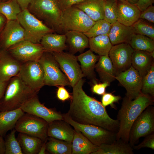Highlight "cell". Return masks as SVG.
<instances>
[{"label":"cell","mask_w":154,"mask_h":154,"mask_svg":"<svg viewBox=\"0 0 154 154\" xmlns=\"http://www.w3.org/2000/svg\"><path fill=\"white\" fill-rule=\"evenodd\" d=\"M84 82L82 78L72 87V100L66 114L78 123L98 126L116 133L119 121L110 117L101 103L85 93L82 88Z\"/></svg>","instance_id":"cell-1"},{"label":"cell","mask_w":154,"mask_h":154,"mask_svg":"<svg viewBox=\"0 0 154 154\" xmlns=\"http://www.w3.org/2000/svg\"><path fill=\"white\" fill-rule=\"evenodd\" d=\"M153 98L142 92L134 99L130 100L126 96L123 98L118 111L117 120L119 122L116 139L129 143V135L134 122L148 106L153 104Z\"/></svg>","instance_id":"cell-2"},{"label":"cell","mask_w":154,"mask_h":154,"mask_svg":"<svg viewBox=\"0 0 154 154\" xmlns=\"http://www.w3.org/2000/svg\"><path fill=\"white\" fill-rule=\"evenodd\" d=\"M37 94L26 85L19 76H15L8 82L0 100V111L20 108L26 102Z\"/></svg>","instance_id":"cell-3"},{"label":"cell","mask_w":154,"mask_h":154,"mask_svg":"<svg viewBox=\"0 0 154 154\" xmlns=\"http://www.w3.org/2000/svg\"><path fill=\"white\" fill-rule=\"evenodd\" d=\"M27 9L54 32L63 34L61 27L62 11L58 0H31Z\"/></svg>","instance_id":"cell-4"},{"label":"cell","mask_w":154,"mask_h":154,"mask_svg":"<svg viewBox=\"0 0 154 154\" xmlns=\"http://www.w3.org/2000/svg\"><path fill=\"white\" fill-rule=\"evenodd\" d=\"M95 22L82 10L74 5L62 11L61 27L63 34L70 31L85 33Z\"/></svg>","instance_id":"cell-5"},{"label":"cell","mask_w":154,"mask_h":154,"mask_svg":"<svg viewBox=\"0 0 154 154\" xmlns=\"http://www.w3.org/2000/svg\"><path fill=\"white\" fill-rule=\"evenodd\" d=\"M17 20L24 30L25 40L32 42L40 43L44 35L54 32L30 13L27 9L18 15Z\"/></svg>","instance_id":"cell-6"},{"label":"cell","mask_w":154,"mask_h":154,"mask_svg":"<svg viewBox=\"0 0 154 154\" xmlns=\"http://www.w3.org/2000/svg\"><path fill=\"white\" fill-rule=\"evenodd\" d=\"M62 115L64 120L74 129L80 131L95 145L99 146L102 144L110 143L116 140V133L98 126L78 123L72 120L66 113Z\"/></svg>","instance_id":"cell-7"},{"label":"cell","mask_w":154,"mask_h":154,"mask_svg":"<svg viewBox=\"0 0 154 154\" xmlns=\"http://www.w3.org/2000/svg\"><path fill=\"white\" fill-rule=\"evenodd\" d=\"M38 61L43 70L44 85H70L68 78L61 71L51 52L45 51Z\"/></svg>","instance_id":"cell-8"},{"label":"cell","mask_w":154,"mask_h":154,"mask_svg":"<svg viewBox=\"0 0 154 154\" xmlns=\"http://www.w3.org/2000/svg\"><path fill=\"white\" fill-rule=\"evenodd\" d=\"M48 124L39 117L25 112L17 121L14 129L19 133L38 137L44 141L48 137Z\"/></svg>","instance_id":"cell-9"},{"label":"cell","mask_w":154,"mask_h":154,"mask_svg":"<svg viewBox=\"0 0 154 154\" xmlns=\"http://www.w3.org/2000/svg\"><path fill=\"white\" fill-rule=\"evenodd\" d=\"M154 131V108L150 106L138 116L133 124L129 135V143L132 147L141 137Z\"/></svg>","instance_id":"cell-10"},{"label":"cell","mask_w":154,"mask_h":154,"mask_svg":"<svg viewBox=\"0 0 154 154\" xmlns=\"http://www.w3.org/2000/svg\"><path fill=\"white\" fill-rule=\"evenodd\" d=\"M17 76L26 85L36 92L44 85L43 70L38 61L22 63Z\"/></svg>","instance_id":"cell-11"},{"label":"cell","mask_w":154,"mask_h":154,"mask_svg":"<svg viewBox=\"0 0 154 154\" xmlns=\"http://www.w3.org/2000/svg\"><path fill=\"white\" fill-rule=\"evenodd\" d=\"M52 53L61 69L68 78L70 85L73 87L84 77L78 62L77 56L63 51Z\"/></svg>","instance_id":"cell-12"},{"label":"cell","mask_w":154,"mask_h":154,"mask_svg":"<svg viewBox=\"0 0 154 154\" xmlns=\"http://www.w3.org/2000/svg\"><path fill=\"white\" fill-rule=\"evenodd\" d=\"M7 50L21 63L38 61L45 51L40 43H34L26 40L14 44Z\"/></svg>","instance_id":"cell-13"},{"label":"cell","mask_w":154,"mask_h":154,"mask_svg":"<svg viewBox=\"0 0 154 154\" xmlns=\"http://www.w3.org/2000/svg\"><path fill=\"white\" fill-rule=\"evenodd\" d=\"M115 79L125 88L126 96L129 99H134L141 93L142 78L132 66L126 70L117 74Z\"/></svg>","instance_id":"cell-14"},{"label":"cell","mask_w":154,"mask_h":154,"mask_svg":"<svg viewBox=\"0 0 154 154\" xmlns=\"http://www.w3.org/2000/svg\"><path fill=\"white\" fill-rule=\"evenodd\" d=\"M134 51V49L128 43H122L112 46L108 55L117 74L126 70L131 66Z\"/></svg>","instance_id":"cell-15"},{"label":"cell","mask_w":154,"mask_h":154,"mask_svg":"<svg viewBox=\"0 0 154 154\" xmlns=\"http://www.w3.org/2000/svg\"><path fill=\"white\" fill-rule=\"evenodd\" d=\"M25 112L39 117L49 123L57 120H64L62 114L41 104L36 95L26 102L20 108Z\"/></svg>","instance_id":"cell-16"},{"label":"cell","mask_w":154,"mask_h":154,"mask_svg":"<svg viewBox=\"0 0 154 154\" xmlns=\"http://www.w3.org/2000/svg\"><path fill=\"white\" fill-rule=\"evenodd\" d=\"M25 39L24 30L18 21H7L0 35V50H7Z\"/></svg>","instance_id":"cell-17"},{"label":"cell","mask_w":154,"mask_h":154,"mask_svg":"<svg viewBox=\"0 0 154 154\" xmlns=\"http://www.w3.org/2000/svg\"><path fill=\"white\" fill-rule=\"evenodd\" d=\"M21 64L7 50H0V83L8 82L17 76Z\"/></svg>","instance_id":"cell-18"},{"label":"cell","mask_w":154,"mask_h":154,"mask_svg":"<svg viewBox=\"0 0 154 154\" xmlns=\"http://www.w3.org/2000/svg\"><path fill=\"white\" fill-rule=\"evenodd\" d=\"M141 11L135 5L125 0L118 1L117 21L127 26H132L139 19Z\"/></svg>","instance_id":"cell-19"},{"label":"cell","mask_w":154,"mask_h":154,"mask_svg":"<svg viewBox=\"0 0 154 154\" xmlns=\"http://www.w3.org/2000/svg\"><path fill=\"white\" fill-rule=\"evenodd\" d=\"M74 129L64 120H57L48 123V137L72 142Z\"/></svg>","instance_id":"cell-20"},{"label":"cell","mask_w":154,"mask_h":154,"mask_svg":"<svg viewBox=\"0 0 154 154\" xmlns=\"http://www.w3.org/2000/svg\"><path fill=\"white\" fill-rule=\"evenodd\" d=\"M134 34L132 26H126L117 21L112 24L108 36L113 46L122 43H128Z\"/></svg>","instance_id":"cell-21"},{"label":"cell","mask_w":154,"mask_h":154,"mask_svg":"<svg viewBox=\"0 0 154 154\" xmlns=\"http://www.w3.org/2000/svg\"><path fill=\"white\" fill-rule=\"evenodd\" d=\"M95 69L103 82H107L110 84L116 79L117 72L108 54L99 56Z\"/></svg>","instance_id":"cell-22"},{"label":"cell","mask_w":154,"mask_h":154,"mask_svg":"<svg viewBox=\"0 0 154 154\" xmlns=\"http://www.w3.org/2000/svg\"><path fill=\"white\" fill-rule=\"evenodd\" d=\"M64 34L70 53L74 54L78 52H81L89 47V38L84 33L70 31Z\"/></svg>","instance_id":"cell-23"},{"label":"cell","mask_w":154,"mask_h":154,"mask_svg":"<svg viewBox=\"0 0 154 154\" xmlns=\"http://www.w3.org/2000/svg\"><path fill=\"white\" fill-rule=\"evenodd\" d=\"M53 33L44 35L40 43L45 51L51 52H63L67 47L66 44V38L65 34Z\"/></svg>","instance_id":"cell-24"},{"label":"cell","mask_w":154,"mask_h":154,"mask_svg":"<svg viewBox=\"0 0 154 154\" xmlns=\"http://www.w3.org/2000/svg\"><path fill=\"white\" fill-rule=\"evenodd\" d=\"M74 5L95 22L104 19L103 0H85Z\"/></svg>","instance_id":"cell-25"},{"label":"cell","mask_w":154,"mask_h":154,"mask_svg":"<svg viewBox=\"0 0 154 154\" xmlns=\"http://www.w3.org/2000/svg\"><path fill=\"white\" fill-rule=\"evenodd\" d=\"M98 147L92 143L80 131L74 129L72 154H92Z\"/></svg>","instance_id":"cell-26"},{"label":"cell","mask_w":154,"mask_h":154,"mask_svg":"<svg viewBox=\"0 0 154 154\" xmlns=\"http://www.w3.org/2000/svg\"><path fill=\"white\" fill-rule=\"evenodd\" d=\"M153 58L150 52L134 50L131 58V66L142 78L146 74L152 64Z\"/></svg>","instance_id":"cell-27"},{"label":"cell","mask_w":154,"mask_h":154,"mask_svg":"<svg viewBox=\"0 0 154 154\" xmlns=\"http://www.w3.org/2000/svg\"><path fill=\"white\" fill-rule=\"evenodd\" d=\"M24 113L21 108L0 111V134L4 137L8 131L14 128L17 121Z\"/></svg>","instance_id":"cell-28"},{"label":"cell","mask_w":154,"mask_h":154,"mask_svg":"<svg viewBox=\"0 0 154 154\" xmlns=\"http://www.w3.org/2000/svg\"><path fill=\"white\" fill-rule=\"evenodd\" d=\"M133 150L129 143L116 139L111 143L101 145L92 154H133Z\"/></svg>","instance_id":"cell-29"},{"label":"cell","mask_w":154,"mask_h":154,"mask_svg":"<svg viewBox=\"0 0 154 154\" xmlns=\"http://www.w3.org/2000/svg\"><path fill=\"white\" fill-rule=\"evenodd\" d=\"M23 154H37L44 141L27 134L19 133L17 138Z\"/></svg>","instance_id":"cell-30"},{"label":"cell","mask_w":154,"mask_h":154,"mask_svg":"<svg viewBox=\"0 0 154 154\" xmlns=\"http://www.w3.org/2000/svg\"><path fill=\"white\" fill-rule=\"evenodd\" d=\"M80 62L81 70L84 76L93 79L95 77L94 70L99 56L95 54L90 49L77 56Z\"/></svg>","instance_id":"cell-31"},{"label":"cell","mask_w":154,"mask_h":154,"mask_svg":"<svg viewBox=\"0 0 154 154\" xmlns=\"http://www.w3.org/2000/svg\"><path fill=\"white\" fill-rule=\"evenodd\" d=\"M90 50L99 56L109 54L112 45L108 35H100L89 38Z\"/></svg>","instance_id":"cell-32"},{"label":"cell","mask_w":154,"mask_h":154,"mask_svg":"<svg viewBox=\"0 0 154 154\" xmlns=\"http://www.w3.org/2000/svg\"><path fill=\"white\" fill-rule=\"evenodd\" d=\"M46 150L53 154H72V142L48 137Z\"/></svg>","instance_id":"cell-33"},{"label":"cell","mask_w":154,"mask_h":154,"mask_svg":"<svg viewBox=\"0 0 154 154\" xmlns=\"http://www.w3.org/2000/svg\"><path fill=\"white\" fill-rule=\"evenodd\" d=\"M128 44L134 50L149 52L154 51V40L145 35L134 34Z\"/></svg>","instance_id":"cell-34"},{"label":"cell","mask_w":154,"mask_h":154,"mask_svg":"<svg viewBox=\"0 0 154 154\" xmlns=\"http://www.w3.org/2000/svg\"><path fill=\"white\" fill-rule=\"evenodd\" d=\"M22 11L19 4L14 0L0 2V13L7 21L17 20L18 15Z\"/></svg>","instance_id":"cell-35"},{"label":"cell","mask_w":154,"mask_h":154,"mask_svg":"<svg viewBox=\"0 0 154 154\" xmlns=\"http://www.w3.org/2000/svg\"><path fill=\"white\" fill-rule=\"evenodd\" d=\"M112 24L104 19L95 22L94 24L86 32L84 33L88 38L100 35H108L110 31Z\"/></svg>","instance_id":"cell-36"},{"label":"cell","mask_w":154,"mask_h":154,"mask_svg":"<svg viewBox=\"0 0 154 154\" xmlns=\"http://www.w3.org/2000/svg\"><path fill=\"white\" fill-rule=\"evenodd\" d=\"M16 132L14 128L5 137V154H23L20 145L16 137Z\"/></svg>","instance_id":"cell-37"},{"label":"cell","mask_w":154,"mask_h":154,"mask_svg":"<svg viewBox=\"0 0 154 154\" xmlns=\"http://www.w3.org/2000/svg\"><path fill=\"white\" fill-rule=\"evenodd\" d=\"M118 1H104V19L112 24L117 21V7Z\"/></svg>","instance_id":"cell-38"},{"label":"cell","mask_w":154,"mask_h":154,"mask_svg":"<svg viewBox=\"0 0 154 154\" xmlns=\"http://www.w3.org/2000/svg\"><path fill=\"white\" fill-rule=\"evenodd\" d=\"M141 92L154 96V66L153 64L146 74L142 78V86Z\"/></svg>","instance_id":"cell-39"},{"label":"cell","mask_w":154,"mask_h":154,"mask_svg":"<svg viewBox=\"0 0 154 154\" xmlns=\"http://www.w3.org/2000/svg\"><path fill=\"white\" fill-rule=\"evenodd\" d=\"M132 26L135 34L145 35L154 40V27L150 23L139 19Z\"/></svg>","instance_id":"cell-40"},{"label":"cell","mask_w":154,"mask_h":154,"mask_svg":"<svg viewBox=\"0 0 154 154\" xmlns=\"http://www.w3.org/2000/svg\"><path fill=\"white\" fill-rule=\"evenodd\" d=\"M103 95L101 103L102 105L105 108L110 105L112 108L116 109L114 103L118 102L121 99V97L119 96H115L111 93H105Z\"/></svg>","instance_id":"cell-41"},{"label":"cell","mask_w":154,"mask_h":154,"mask_svg":"<svg viewBox=\"0 0 154 154\" xmlns=\"http://www.w3.org/2000/svg\"><path fill=\"white\" fill-rule=\"evenodd\" d=\"M148 148L154 149V133H153L146 136L139 144L134 146L133 148L135 150H139L143 148Z\"/></svg>","instance_id":"cell-42"},{"label":"cell","mask_w":154,"mask_h":154,"mask_svg":"<svg viewBox=\"0 0 154 154\" xmlns=\"http://www.w3.org/2000/svg\"><path fill=\"white\" fill-rule=\"evenodd\" d=\"M139 19H145L152 23H154V6H150L141 12Z\"/></svg>","instance_id":"cell-43"},{"label":"cell","mask_w":154,"mask_h":154,"mask_svg":"<svg viewBox=\"0 0 154 154\" xmlns=\"http://www.w3.org/2000/svg\"><path fill=\"white\" fill-rule=\"evenodd\" d=\"M110 84L107 82L95 84L93 86L92 90V92L99 95H103L105 93L106 88L109 86Z\"/></svg>","instance_id":"cell-44"},{"label":"cell","mask_w":154,"mask_h":154,"mask_svg":"<svg viewBox=\"0 0 154 154\" xmlns=\"http://www.w3.org/2000/svg\"><path fill=\"white\" fill-rule=\"evenodd\" d=\"M85 0H58L59 7L63 11Z\"/></svg>","instance_id":"cell-45"},{"label":"cell","mask_w":154,"mask_h":154,"mask_svg":"<svg viewBox=\"0 0 154 154\" xmlns=\"http://www.w3.org/2000/svg\"><path fill=\"white\" fill-rule=\"evenodd\" d=\"M58 87L57 92V96L60 100L64 101L70 98L68 92L63 86H60Z\"/></svg>","instance_id":"cell-46"},{"label":"cell","mask_w":154,"mask_h":154,"mask_svg":"<svg viewBox=\"0 0 154 154\" xmlns=\"http://www.w3.org/2000/svg\"><path fill=\"white\" fill-rule=\"evenodd\" d=\"M154 2V0H138L135 5L142 12L152 5Z\"/></svg>","instance_id":"cell-47"},{"label":"cell","mask_w":154,"mask_h":154,"mask_svg":"<svg viewBox=\"0 0 154 154\" xmlns=\"http://www.w3.org/2000/svg\"><path fill=\"white\" fill-rule=\"evenodd\" d=\"M19 4L22 10L27 9L31 0H14Z\"/></svg>","instance_id":"cell-48"},{"label":"cell","mask_w":154,"mask_h":154,"mask_svg":"<svg viewBox=\"0 0 154 154\" xmlns=\"http://www.w3.org/2000/svg\"><path fill=\"white\" fill-rule=\"evenodd\" d=\"M7 20L6 18L0 13V35L4 28Z\"/></svg>","instance_id":"cell-49"},{"label":"cell","mask_w":154,"mask_h":154,"mask_svg":"<svg viewBox=\"0 0 154 154\" xmlns=\"http://www.w3.org/2000/svg\"><path fill=\"white\" fill-rule=\"evenodd\" d=\"M3 137L0 134V154H5V141Z\"/></svg>","instance_id":"cell-50"},{"label":"cell","mask_w":154,"mask_h":154,"mask_svg":"<svg viewBox=\"0 0 154 154\" xmlns=\"http://www.w3.org/2000/svg\"><path fill=\"white\" fill-rule=\"evenodd\" d=\"M8 82L0 83V100L3 95Z\"/></svg>","instance_id":"cell-51"},{"label":"cell","mask_w":154,"mask_h":154,"mask_svg":"<svg viewBox=\"0 0 154 154\" xmlns=\"http://www.w3.org/2000/svg\"><path fill=\"white\" fill-rule=\"evenodd\" d=\"M47 139L43 143L38 154H45L46 150V143Z\"/></svg>","instance_id":"cell-52"},{"label":"cell","mask_w":154,"mask_h":154,"mask_svg":"<svg viewBox=\"0 0 154 154\" xmlns=\"http://www.w3.org/2000/svg\"><path fill=\"white\" fill-rule=\"evenodd\" d=\"M126 1L130 3L135 4L137 2L138 0H125Z\"/></svg>","instance_id":"cell-53"},{"label":"cell","mask_w":154,"mask_h":154,"mask_svg":"<svg viewBox=\"0 0 154 154\" xmlns=\"http://www.w3.org/2000/svg\"><path fill=\"white\" fill-rule=\"evenodd\" d=\"M8 0H0V2H4L8 1Z\"/></svg>","instance_id":"cell-54"},{"label":"cell","mask_w":154,"mask_h":154,"mask_svg":"<svg viewBox=\"0 0 154 154\" xmlns=\"http://www.w3.org/2000/svg\"><path fill=\"white\" fill-rule=\"evenodd\" d=\"M104 1H105V0H103ZM117 0V1H125V0Z\"/></svg>","instance_id":"cell-55"}]
</instances>
